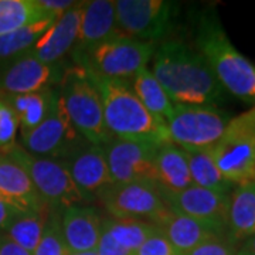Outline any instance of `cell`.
Wrapping results in <instances>:
<instances>
[{
  "label": "cell",
  "mask_w": 255,
  "mask_h": 255,
  "mask_svg": "<svg viewBox=\"0 0 255 255\" xmlns=\"http://www.w3.org/2000/svg\"><path fill=\"white\" fill-rule=\"evenodd\" d=\"M152 74L176 105L213 107L224 98L204 57L180 40H166L155 48Z\"/></svg>",
  "instance_id": "cell-1"
},
{
  "label": "cell",
  "mask_w": 255,
  "mask_h": 255,
  "mask_svg": "<svg viewBox=\"0 0 255 255\" xmlns=\"http://www.w3.org/2000/svg\"><path fill=\"white\" fill-rule=\"evenodd\" d=\"M194 40L197 51L204 57L223 90L237 100L255 105V64L230 41L213 9L197 13L194 20Z\"/></svg>",
  "instance_id": "cell-2"
},
{
  "label": "cell",
  "mask_w": 255,
  "mask_h": 255,
  "mask_svg": "<svg viewBox=\"0 0 255 255\" xmlns=\"http://www.w3.org/2000/svg\"><path fill=\"white\" fill-rule=\"evenodd\" d=\"M100 94L105 125L112 136L163 145L172 142L167 125L155 118L137 100L127 81L100 77L85 70Z\"/></svg>",
  "instance_id": "cell-3"
},
{
  "label": "cell",
  "mask_w": 255,
  "mask_h": 255,
  "mask_svg": "<svg viewBox=\"0 0 255 255\" xmlns=\"http://www.w3.org/2000/svg\"><path fill=\"white\" fill-rule=\"evenodd\" d=\"M58 90L64 108L77 132L88 143L102 146L112 135L105 125L100 94L90 80L85 68L75 64L63 73Z\"/></svg>",
  "instance_id": "cell-4"
},
{
  "label": "cell",
  "mask_w": 255,
  "mask_h": 255,
  "mask_svg": "<svg viewBox=\"0 0 255 255\" xmlns=\"http://www.w3.org/2000/svg\"><path fill=\"white\" fill-rule=\"evenodd\" d=\"M211 153L230 183L240 186L255 182V105L230 119Z\"/></svg>",
  "instance_id": "cell-5"
},
{
  "label": "cell",
  "mask_w": 255,
  "mask_h": 255,
  "mask_svg": "<svg viewBox=\"0 0 255 255\" xmlns=\"http://www.w3.org/2000/svg\"><path fill=\"white\" fill-rule=\"evenodd\" d=\"M6 155L26 170L50 210L60 211L87 201L63 160L31 155L16 143L6 150Z\"/></svg>",
  "instance_id": "cell-6"
},
{
  "label": "cell",
  "mask_w": 255,
  "mask_h": 255,
  "mask_svg": "<svg viewBox=\"0 0 255 255\" xmlns=\"http://www.w3.org/2000/svg\"><path fill=\"white\" fill-rule=\"evenodd\" d=\"M155 53V44L140 41L132 37L121 36L110 38L92 47L82 54H73L74 63L100 77L127 81L147 67Z\"/></svg>",
  "instance_id": "cell-7"
},
{
  "label": "cell",
  "mask_w": 255,
  "mask_h": 255,
  "mask_svg": "<svg viewBox=\"0 0 255 255\" xmlns=\"http://www.w3.org/2000/svg\"><path fill=\"white\" fill-rule=\"evenodd\" d=\"M98 200L112 217L137 219L157 226L172 210L153 182L111 183L98 193Z\"/></svg>",
  "instance_id": "cell-8"
},
{
  "label": "cell",
  "mask_w": 255,
  "mask_h": 255,
  "mask_svg": "<svg viewBox=\"0 0 255 255\" xmlns=\"http://www.w3.org/2000/svg\"><path fill=\"white\" fill-rule=\"evenodd\" d=\"M230 119L227 112L214 107L174 105L166 125L174 145L184 150H206L221 139Z\"/></svg>",
  "instance_id": "cell-9"
},
{
  "label": "cell",
  "mask_w": 255,
  "mask_h": 255,
  "mask_svg": "<svg viewBox=\"0 0 255 255\" xmlns=\"http://www.w3.org/2000/svg\"><path fill=\"white\" fill-rule=\"evenodd\" d=\"M21 147L31 155L63 160L87 140L74 128L65 112L60 91L54 90L47 118L31 132L21 135Z\"/></svg>",
  "instance_id": "cell-10"
},
{
  "label": "cell",
  "mask_w": 255,
  "mask_h": 255,
  "mask_svg": "<svg viewBox=\"0 0 255 255\" xmlns=\"http://www.w3.org/2000/svg\"><path fill=\"white\" fill-rule=\"evenodd\" d=\"M177 11V4L164 0L115 1L117 24L124 36L153 43L167 36Z\"/></svg>",
  "instance_id": "cell-11"
},
{
  "label": "cell",
  "mask_w": 255,
  "mask_h": 255,
  "mask_svg": "<svg viewBox=\"0 0 255 255\" xmlns=\"http://www.w3.org/2000/svg\"><path fill=\"white\" fill-rule=\"evenodd\" d=\"M160 145L112 136L102 145L112 183H156V155Z\"/></svg>",
  "instance_id": "cell-12"
},
{
  "label": "cell",
  "mask_w": 255,
  "mask_h": 255,
  "mask_svg": "<svg viewBox=\"0 0 255 255\" xmlns=\"http://www.w3.org/2000/svg\"><path fill=\"white\" fill-rule=\"evenodd\" d=\"M164 203L173 213L203 221L210 227L224 233L227 230L228 199L230 194L191 186L176 193L162 191Z\"/></svg>",
  "instance_id": "cell-13"
},
{
  "label": "cell",
  "mask_w": 255,
  "mask_h": 255,
  "mask_svg": "<svg viewBox=\"0 0 255 255\" xmlns=\"http://www.w3.org/2000/svg\"><path fill=\"white\" fill-rule=\"evenodd\" d=\"M58 65H47L30 53L0 63V95L31 94L61 81Z\"/></svg>",
  "instance_id": "cell-14"
},
{
  "label": "cell",
  "mask_w": 255,
  "mask_h": 255,
  "mask_svg": "<svg viewBox=\"0 0 255 255\" xmlns=\"http://www.w3.org/2000/svg\"><path fill=\"white\" fill-rule=\"evenodd\" d=\"M63 162L87 201L112 183L102 146L84 142Z\"/></svg>",
  "instance_id": "cell-15"
},
{
  "label": "cell",
  "mask_w": 255,
  "mask_h": 255,
  "mask_svg": "<svg viewBox=\"0 0 255 255\" xmlns=\"http://www.w3.org/2000/svg\"><path fill=\"white\" fill-rule=\"evenodd\" d=\"M85 3L87 1H77L74 7L57 18L46 34L37 41L30 54L47 65H57L61 61L77 43Z\"/></svg>",
  "instance_id": "cell-16"
},
{
  "label": "cell",
  "mask_w": 255,
  "mask_h": 255,
  "mask_svg": "<svg viewBox=\"0 0 255 255\" xmlns=\"http://www.w3.org/2000/svg\"><path fill=\"white\" fill-rule=\"evenodd\" d=\"M117 24L115 1L94 0L87 1L81 17L78 38L75 43L74 54H82L92 47L121 36Z\"/></svg>",
  "instance_id": "cell-17"
},
{
  "label": "cell",
  "mask_w": 255,
  "mask_h": 255,
  "mask_svg": "<svg viewBox=\"0 0 255 255\" xmlns=\"http://www.w3.org/2000/svg\"><path fill=\"white\" fill-rule=\"evenodd\" d=\"M0 196L21 211L43 213L50 210L26 170L7 155L0 159Z\"/></svg>",
  "instance_id": "cell-18"
},
{
  "label": "cell",
  "mask_w": 255,
  "mask_h": 255,
  "mask_svg": "<svg viewBox=\"0 0 255 255\" xmlns=\"http://www.w3.org/2000/svg\"><path fill=\"white\" fill-rule=\"evenodd\" d=\"M61 230L70 253L97 250L102 233V220L91 207L73 206L61 211Z\"/></svg>",
  "instance_id": "cell-19"
},
{
  "label": "cell",
  "mask_w": 255,
  "mask_h": 255,
  "mask_svg": "<svg viewBox=\"0 0 255 255\" xmlns=\"http://www.w3.org/2000/svg\"><path fill=\"white\" fill-rule=\"evenodd\" d=\"M159 230L169 240L179 255H186L193 248L201 244L203 241L216 236H223L217 230L210 227L209 224L191 219L187 216H182L177 213H170L166 219L157 224Z\"/></svg>",
  "instance_id": "cell-20"
},
{
  "label": "cell",
  "mask_w": 255,
  "mask_h": 255,
  "mask_svg": "<svg viewBox=\"0 0 255 255\" xmlns=\"http://www.w3.org/2000/svg\"><path fill=\"white\" fill-rule=\"evenodd\" d=\"M155 166L156 184L162 191L176 193L193 186L186 150L173 142L159 146Z\"/></svg>",
  "instance_id": "cell-21"
},
{
  "label": "cell",
  "mask_w": 255,
  "mask_h": 255,
  "mask_svg": "<svg viewBox=\"0 0 255 255\" xmlns=\"http://www.w3.org/2000/svg\"><path fill=\"white\" fill-rule=\"evenodd\" d=\"M227 230L234 241L248 240L255 234V182L240 184L231 191Z\"/></svg>",
  "instance_id": "cell-22"
},
{
  "label": "cell",
  "mask_w": 255,
  "mask_h": 255,
  "mask_svg": "<svg viewBox=\"0 0 255 255\" xmlns=\"http://www.w3.org/2000/svg\"><path fill=\"white\" fill-rule=\"evenodd\" d=\"M54 88L48 87L41 91L31 94H20V95H0L11 110L14 111L18 119V128L21 135H26L36 129L47 118L51 101H53Z\"/></svg>",
  "instance_id": "cell-23"
},
{
  "label": "cell",
  "mask_w": 255,
  "mask_h": 255,
  "mask_svg": "<svg viewBox=\"0 0 255 255\" xmlns=\"http://www.w3.org/2000/svg\"><path fill=\"white\" fill-rule=\"evenodd\" d=\"M130 88L135 92L137 100L155 118L166 124L167 119L172 117L176 104L169 98L160 82L156 80L147 67L139 70L133 75Z\"/></svg>",
  "instance_id": "cell-24"
},
{
  "label": "cell",
  "mask_w": 255,
  "mask_h": 255,
  "mask_svg": "<svg viewBox=\"0 0 255 255\" xmlns=\"http://www.w3.org/2000/svg\"><path fill=\"white\" fill-rule=\"evenodd\" d=\"M186 156H187L191 182L194 186L224 193V194L231 193V189L234 184L228 182L227 179L221 174L217 164L214 162L211 149L186 150Z\"/></svg>",
  "instance_id": "cell-25"
},
{
  "label": "cell",
  "mask_w": 255,
  "mask_h": 255,
  "mask_svg": "<svg viewBox=\"0 0 255 255\" xmlns=\"http://www.w3.org/2000/svg\"><path fill=\"white\" fill-rule=\"evenodd\" d=\"M55 20L57 18H46L0 36V63L30 53Z\"/></svg>",
  "instance_id": "cell-26"
},
{
  "label": "cell",
  "mask_w": 255,
  "mask_h": 255,
  "mask_svg": "<svg viewBox=\"0 0 255 255\" xmlns=\"http://www.w3.org/2000/svg\"><path fill=\"white\" fill-rule=\"evenodd\" d=\"M46 18L57 17L44 11L38 0H0V36Z\"/></svg>",
  "instance_id": "cell-27"
},
{
  "label": "cell",
  "mask_w": 255,
  "mask_h": 255,
  "mask_svg": "<svg viewBox=\"0 0 255 255\" xmlns=\"http://www.w3.org/2000/svg\"><path fill=\"white\" fill-rule=\"evenodd\" d=\"M102 230L108 233L119 246L135 254L137 248L155 233L157 227L145 220L111 217L102 221Z\"/></svg>",
  "instance_id": "cell-28"
},
{
  "label": "cell",
  "mask_w": 255,
  "mask_h": 255,
  "mask_svg": "<svg viewBox=\"0 0 255 255\" xmlns=\"http://www.w3.org/2000/svg\"><path fill=\"white\" fill-rule=\"evenodd\" d=\"M50 211L51 210H47L43 213H28V211L20 213L10 223V226L6 230V236L17 246L24 248L30 254H33L43 237Z\"/></svg>",
  "instance_id": "cell-29"
},
{
  "label": "cell",
  "mask_w": 255,
  "mask_h": 255,
  "mask_svg": "<svg viewBox=\"0 0 255 255\" xmlns=\"http://www.w3.org/2000/svg\"><path fill=\"white\" fill-rule=\"evenodd\" d=\"M31 255H70L61 230V213L51 210L47 219L43 237Z\"/></svg>",
  "instance_id": "cell-30"
},
{
  "label": "cell",
  "mask_w": 255,
  "mask_h": 255,
  "mask_svg": "<svg viewBox=\"0 0 255 255\" xmlns=\"http://www.w3.org/2000/svg\"><path fill=\"white\" fill-rule=\"evenodd\" d=\"M18 130V119L14 111L0 100V150H7L14 145Z\"/></svg>",
  "instance_id": "cell-31"
},
{
  "label": "cell",
  "mask_w": 255,
  "mask_h": 255,
  "mask_svg": "<svg viewBox=\"0 0 255 255\" xmlns=\"http://www.w3.org/2000/svg\"><path fill=\"white\" fill-rule=\"evenodd\" d=\"M157 227V226H156ZM133 255H179L176 253L173 246L169 243V240L164 237V234L159 230H156L155 233L150 237L146 240L142 246L136 250V253Z\"/></svg>",
  "instance_id": "cell-32"
},
{
  "label": "cell",
  "mask_w": 255,
  "mask_h": 255,
  "mask_svg": "<svg viewBox=\"0 0 255 255\" xmlns=\"http://www.w3.org/2000/svg\"><path fill=\"white\" fill-rule=\"evenodd\" d=\"M186 255H237V251L231 241L216 236L203 241Z\"/></svg>",
  "instance_id": "cell-33"
},
{
  "label": "cell",
  "mask_w": 255,
  "mask_h": 255,
  "mask_svg": "<svg viewBox=\"0 0 255 255\" xmlns=\"http://www.w3.org/2000/svg\"><path fill=\"white\" fill-rule=\"evenodd\" d=\"M97 253L98 255H133L130 251H128L127 248L119 246L118 243L104 230L101 233L100 241L97 246Z\"/></svg>",
  "instance_id": "cell-34"
},
{
  "label": "cell",
  "mask_w": 255,
  "mask_h": 255,
  "mask_svg": "<svg viewBox=\"0 0 255 255\" xmlns=\"http://www.w3.org/2000/svg\"><path fill=\"white\" fill-rule=\"evenodd\" d=\"M20 213H27V211L18 210L14 204H11L10 201L0 196V231H6L10 223L16 219Z\"/></svg>",
  "instance_id": "cell-35"
},
{
  "label": "cell",
  "mask_w": 255,
  "mask_h": 255,
  "mask_svg": "<svg viewBox=\"0 0 255 255\" xmlns=\"http://www.w3.org/2000/svg\"><path fill=\"white\" fill-rule=\"evenodd\" d=\"M38 4L54 17H61L67 10H70L77 4V1L71 0H38Z\"/></svg>",
  "instance_id": "cell-36"
},
{
  "label": "cell",
  "mask_w": 255,
  "mask_h": 255,
  "mask_svg": "<svg viewBox=\"0 0 255 255\" xmlns=\"http://www.w3.org/2000/svg\"><path fill=\"white\" fill-rule=\"evenodd\" d=\"M0 255H31L24 248L11 241L6 234H0Z\"/></svg>",
  "instance_id": "cell-37"
},
{
  "label": "cell",
  "mask_w": 255,
  "mask_h": 255,
  "mask_svg": "<svg viewBox=\"0 0 255 255\" xmlns=\"http://www.w3.org/2000/svg\"><path fill=\"white\" fill-rule=\"evenodd\" d=\"M243 248H246L248 253H251L253 255H255V234L253 237H250L248 240L246 241V244Z\"/></svg>",
  "instance_id": "cell-38"
},
{
  "label": "cell",
  "mask_w": 255,
  "mask_h": 255,
  "mask_svg": "<svg viewBox=\"0 0 255 255\" xmlns=\"http://www.w3.org/2000/svg\"><path fill=\"white\" fill-rule=\"evenodd\" d=\"M70 255H98L97 250H91V251H84V253H70Z\"/></svg>",
  "instance_id": "cell-39"
},
{
  "label": "cell",
  "mask_w": 255,
  "mask_h": 255,
  "mask_svg": "<svg viewBox=\"0 0 255 255\" xmlns=\"http://www.w3.org/2000/svg\"><path fill=\"white\" fill-rule=\"evenodd\" d=\"M237 255H253V254H251V253H248L246 248H241V250L237 253Z\"/></svg>",
  "instance_id": "cell-40"
},
{
  "label": "cell",
  "mask_w": 255,
  "mask_h": 255,
  "mask_svg": "<svg viewBox=\"0 0 255 255\" xmlns=\"http://www.w3.org/2000/svg\"><path fill=\"white\" fill-rule=\"evenodd\" d=\"M4 155H6V150H0V159H1Z\"/></svg>",
  "instance_id": "cell-41"
}]
</instances>
